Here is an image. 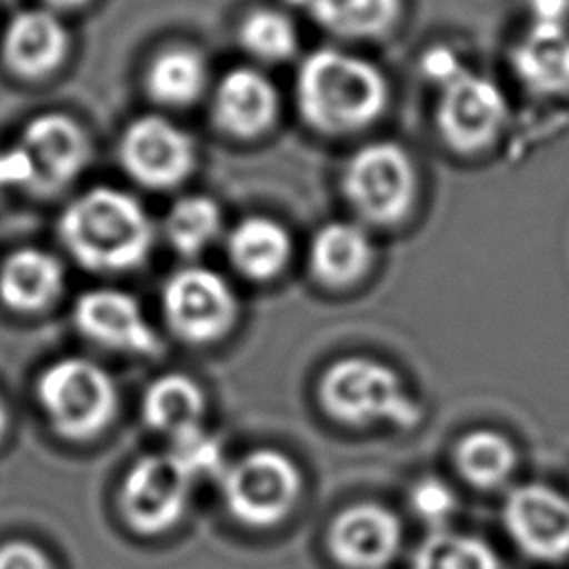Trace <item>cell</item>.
<instances>
[{
  "label": "cell",
  "instance_id": "7a4b0ae2",
  "mask_svg": "<svg viewBox=\"0 0 569 569\" xmlns=\"http://www.w3.org/2000/svg\"><path fill=\"white\" fill-rule=\"evenodd\" d=\"M58 238L87 271L122 273L147 260L153 224L138 198L116 187H91L60 213Z\"/></svg>",
  "mask_w": 569,
  "mask_h": 569
},
{
  "label": "cell",
  "instance_id": "ba28073f",
  "mask_svg": "<svg viewBox=\"0 0 569 569\" xmlns=\"http://www.w3.org/2000/svg\"><path fill=\"white\" fill-rule=\"evenodd\" d=\"M160 305L167 327L187 345L222 340L240 316V302L229 280L202 264L173 271L162 284Z\"/></svg>",
  "mask_w": 569,
  "mask_h": 569
},
{
  "label": "cell",
  "instance_id": "9a60e30c",
  "mask_svg": "<svg viewBox=\"0 0 569 569\" xmlns=\"http://www.w3.org/2000/svg\"><path fill=\"white\" fill-rule=\"evenodd\" d=\"M69 47V31L60 16L47 7H31L13 13L7 22L0 60L13 78L38 82L64 64Z\"/></svg>",
  "mask_w": 569,
  "mask_h": 569
},
{
  "label": "cell",
  "instance_id": "6da1fadb",
  "mask_svg": "<svg viewBox=\"0 0 569 569\" xmlns=\"http://www.w3.org/2000/svg\"><path fill=\"white\" fill-rule=\"evenodd\" d=\"M293 98L307 127L322 136H351L371 127L387 109L385 73L356 53L320 47L296 71Z\"/></svg>",
  "mask_w": 569,
  "mask_h": 569
},
{
  "label": "cell",
  "instance_id": "5b68a950",
  "mask_svg": "<svg viewBox=\"0 0 569 569\" xmlns=\"http://www.w3.org/2000/svg\"><path fill=\"white\" fill-rule=\"evenodd\" d=\"M340 189L360 224L396 227L418 202V169L402 144L371 140L347 158Z\"/></svg>",
  "mask_w": 569,
  "mask_h": 569
},
{
  "label": "cell",
  "instance_id": "603a6c76",
  "mask_svg": "<svg viewBox=\"0 0 569 569\" xmlns=\"http://www.w3.org/2000/svg\"><path fill=\"white\" fill-rule=\"evenodd\" d=\"M331 36L376 40L389 36L402 18V0H293Z\"/></svg>",
  "mask_w": 569,
  "mask_h": 569
},
{
  "label": "cell",
  "instance_id": "ac0fdd59",
  "mask_svg": "<svg viewBox=\"0 0 569 569\" xmlns=\"http://www.w3.org/2000/svg\"><path fill=\"white\" fill-rule=\"evenodd\" d=\"M516 80L533 96H569V24L527 22L509 49Z\"/></svg>",
  "mask_w": 569,
  "mask_h": 569
},
{
  "label": "cell",
  "instance_id": "e0dca14e",
  "mask_svg": "<svg viewBox=\"0 0 569 569\" xmlns=\"http://www.w3.org/2000/svg\"><path fill=\"white\" fill-rule=\"evenodd\" d=\"M307 258L320 287L342 291L369 276L376 262V244L369 229L358 220H331L313 233Z\"/></svg>",
  "mask_w": 569,
  "mask_h": 569
},
{
  "label": "cell",
  "instance_id": "4316f807",
  "mask_svg": "<svg viewBox=\"0 0 569 569\" xmlns=\"http://www.w3.org/2000/svg\"><path fill=\"white\" fill-rule=\"evenodd\" d=\"M238 42L253 60L278 64L298 53L300 36L289 13L273 7H258L242 16Z\"/></svg>",
  "mask_w": 569,
  "mask_h": 569
},
{
  "label": "cell",
  "instance_id": "4dcf8cb0",
  "mask_svg": "<svg viewBox=\"0 0 569 569\" xmlns=\"http://www.w3.org/2000/svg\"><path fill=\"white\" fill-rule=\"evenodd\" d=\"M462 62L456 58L453 51H449L447 47H436L429 49L422 56V73L436 84L440 87L442 82H447L449 78H453L458 71H462Z\"/></svg>",
  "mask_w": 569,
  "mask_h": 569
},
{
  "label": "cell",
  "instance_id": "d6986e66",
  "mask_svg": "<svg viewBox=\"0 0 569 569\" xmlns=\"http://www.w3.org/2000/svg\"><path fill=\"white\" fill-rule=\"evenodd\" d=\"M64 289V267L47 249L20 247L0 262V302L24 316L51 309Z\"/></svg>",
  "mask_w": 569,
  "mask_h": 569
},
{
  "label": "cell",
  "instance_id": "d4e9b609",
  "mask_svg": "<svg viewBox=\"0 0 569 569\" xmlns=\"http://www.w3.org/2000/svg\"><path fill=\"white\" fill-rule=\"evenodd\" d=\"M222 233V209L204 193H187L173 200L164 216V236L176 253L196 258Z\"/></svg>",
  "mask_w": 569,
  "mask_h": 569
},
{
  "label": "cell",
  "instance_id": "5bb4252c",
  "mask_svg": "<svg viewBox=\"0 0 569 569\" xmlns=\"http://www.w3.org/2000/svg\"><path fill=\"white\" fill-rule=\"evenodd\" d=\"M400 542V518L378 502L345 507L327 529L329 553L345 569H385L398 556Z\"/></svg>",
  "mask_w": 569,
  "mask_h": 569
},
{
  "label": "cell",
  "instance_id": "277c9868",
  "mask_svg": "<svg viewBox=\"0 0 569 569\" xmlns=\"http://www.w3.org/2000/svg\"><path fill=\"white\" fill-rule=\"evenodd\" d=\"M322 411L351 429L393 425L413 429L422 420V407L411 398L402 378L371 356H342L318 380Z\"/></svg>",
  "mask_w": 569,
  "mask_h": 569
},
{
  "label": "cell",
  "instance_id": "484cf974",
  "mask_svg": "<svg viewBox=\"0 0 569 569\" xmlns=\"http://www.w3.org/2000/svg\"><path fill=\"white\" fill-rule=\"evenodd\" d=\"M409 569H502V560L487 540L445 527L420 540Z\"/></svg>",
  "mask_w": 569,
  "mask_h": 569
},
{
  "label": "cell",
  "instance_id": "8992f818",
  "mask_svg": "<svg viewBox=\"0 0 569 569\" xmlns=\"http://www.w3.org/2000/svg\"><path fill=\"white\" fill-rule=\"evenodd\" d=\"M36 398L53 431L78 442L102 433L118 409V391L107 369L80 356L47 365L38 376Z\"/></svg>",
  "mask_w": 569,
  "mask_h": 569
},
{
  "label": "cell",
  "instance_id": "8fae6325",
  "mask_svg": "<svg viewBox=\"0 0 569 569\" xmlns=\"http://www.w3.org/2000/svg\"><path fill=\"white\" fill-rule=\"evenodd\" d=\"M118 160L124 173L144 189L180 187L198 162L193 138L160 113H144L127 122L118 140Z\"/></svg>",
  "mask_w": 569,
  "mask_h": 569
},
{
  "label": "cell",
  "instance_id": "7402d4cb",
  "mask_svg": "<svg viewBox=\"0 0 569 569\" xmlns=\"http://www.w3.org/2000/svg\"><path fill=\"white\" fill-rule=\"evenodd\" d=\"M140 413L151 431L176 440L202 427L204 391L187 373H162L144 389Z\"/></svg>",
  "mask_w": 569,
  "mask_h": 569
},
{
  "label": "cell",
  "instance_id": "1f68e13d",
  "mask_svg": "<svg viewBox=\"0 0 569 569\" xmlns=\"http://www.w3.org/2000/svg\"><path fill=\"white\" fill-rule=\"evenodd\" d=\"M527 22L569 24V0H525Z\"/></svg>",
  "mask_w": 569,
  "mask_h": 569
},
{
  "label": "cell",
  "instance_id": "7c38bea8",
  "mask_svg": "<svg viewBox=\"0 0 569 569\" xmlns=\"http://www.w3.org/2000/svg\"><path fill=\"white\" fill-rule=\"evenodd\" d=\"M502 525L513 545L529 558L558 562L569 556V498L542 482L509 491Z\"/></svg>",
  "mask_w": 569,
  "mask_h": 569
},
{
  "label": "cell",
  "instance_id": "f546056e",
  "mask_svg": "<svg viewBox=\"0 0 569 569\" xmlns=\"http://www.w3.org/2000/svg\"><path fill=\"white\" fill-rule=\"evenodd\" d=\"M0 569H53V565L40 547L11 540L0 547Z\"/></svg>",
  "mask_w": 569,
  "mask_h": 569
},
{
  "label": "cell",
  "instance_id": "cb8c5ba5",
  "mask_svg": "<svg viewBox=\"0 0 569 569\" xmlns=\"http://www.w3.org/2000/svg\"><path fill=\"white\" fill-rule=\"evenodd\" d=\"M453 465L467 485L491 491L511 480L518 469V451L505 433L496 429H473L456 442Z\"/></svg>",
  "mask_w": 569,
  "mask_h": 569
},
{
  "label": "cell",
  "instance_id": "d6a6232c",
  "mask_svg": "<svg viewBox=\"0 0 569 569\" xmlns=\"http://www.w3.org/2000/svg\"><path fill=\"white\" fill-rule=\"evenodd\" d=\"M87 2H91V0H42V4L47 7V9H51V11H73V9H80V7H84Z\"/></svg>",
  "mask_w": 569,
  "mask_h": 569
},
{
  "label": "cell",
  "instance_id": "3957f363",
  "mask_svg": "<svg viewBox=\"0 0 569 569\" xmlns=\"http://www.w3.org/2000/svg\"><path fill=\"white\" fill-rule=\"evenodd\" d=\"M93 144L87 129L60 111L31 118L11 147L0 149V189L53 196L67 189L91 162Z\"/></svg>",
  "mask_w": 569,
  "mask_h": 569
},
{
  "label": "cell",
  "instance_id": "4fadbf2b",
  "mask_svg": "<svg viewBox=\"0 0 569 569\" xmlns=\"http://www.w3.org/2000/svg\"><path fill=\"white\" fill-rule=\"evenodd\" d=\"M73 322L82 336L111 351L151 358L162 349L140 302L122 289L98 287L80 293L73 305Z\"/></svg>",
  "mask_w": 569,
  "mask_h": 569
},
{
  "label": "cell",
  "instance_id": "ffe728a7",
  "mask_svg": "<svg viewBox=\"0 0 569 569\" xmlns=\"http://www.w3.org/2000/svg\"><path fill=\"white\" fill-rule=\"evenodd\" d=\"M231 267L247 280L269 282L278 278L293 253V242L284 224L276 218L253 213L236 222L224 240Z\"/></svg>",
  "mask_w": 569,
  "mask_h": 569
},
{
  "label": "cell",
  "instance_id": "f1b7e54d",
  "mask_svg": "<svg viewBox=\"0 0 569 569\" xmlns=\"http://www.w3.org/2000/svg\"><path fill=\"white\" fill-rule=\"evenodd\" d=\"M169 451L180 460V465L189 471V476L198 482L200 478H220L227 460L222 456V447L216 436H211L204 427L193 429L176 440H171Z\"/></svg>",
  "mask_w": 569,
  "mask_h": 569
},
{
  "label": "cell",
  "instance_id": "30bf717a",
  "mask_svg": "<svg viewBox=\"0 0 569 569\" xmlns=\"http://www.w3.org/2000/svg\"><path fill=\"white\" fill-rule=\"evenodd\" d=\"M196 480L171 451L138 458L118 491V509L129 529L160 536L173 529L189 505Z\"/></svg>",
  "mask_w": 569,
  "mask_h": 569
},
{
  "label": "cell",
  "instance_id": "44dd1931",
  "mask_svg": "<svg viewBox=\"0 0 569 569\" xmlns=\"http://www.w3.org/2000/svg\"><path fill=\"white\" fill-rule=\"evenodd\" d=\"M209 89V64L200 49L171 44L160 49L147 64L144 91L167 109L196 104Z\"/></svg>",
  "mask_w": 569,
  "mask_h": 569
},
{
  "label": "cell",
  "instance_id": "9c48e42d",
  "mask_svg": "<svg viewBox=\"0 0 569 569\" xmlns=\"http://www.w3.org/2000/svg\"><path fill=\"white\" fill-rule=\"evenodd\" d=\"M436 89V129L449 149L473 156L500 138L509 104L491 78L465 67Z\"/></svg>",
  "mask_w": 569,
  "mask_h": 569
},
{
  "label": "cell",
  "instance_id": "83f0119b",
  "mask_svg": "<svg viewBox=\"0 0 569 569\" xmlns=\"http://www.w3.org/2000/svg\"><path fill=\"white\" fill-rule=\"evenodd\" d=\"M411 513L433 529H445L447 520L458 509V496L449 482L438 476H422L411 482L407 493Z\"/></svg>",
  "mask_w": 569,
  "mask_h": 569
},
{
  "label": "cell",
  "instance_id": "2e32d148",
  "mask_svg": "<svg viewBox=\"0 0 569 569\" xmlns=\"http://www.w3.org/2000/svg\"><path fill=\"white\" fill-rule=\"evenodd\" d=\"M211 120L233 140H256L271 131L280 116L276 84L256 67L229 69L211 89Z\"/></svg>",
  "mask_w": 569,
  "mask_h": 569
},
{
  "label": "cell",
  "instance_id": "52a82bcc",
  "mask_svg": "<svg viewBox=\"0 0 569 569\" xmlns=\"http://www.w3.org/2000/svg\"><path fill=\"white\" fill-rule=\"evenodd\" d=\"M220 491L227 511L242 525L269 529L296 509L302 493L298 465L278 449H251L224 465Z\"/></svg>",
  "mask_w": 569,
  "mask_h": 569
},
{
  "label": "cell",
  "instance_id": "836d02e7",
  "mask_svg": "<svg viewBox=\"0 0 569 569\" xmlns=\"http://www.w3.org/2000/svg\"><path fill=\"white\" fill-rule=\"evenodd\" d=\"M7 429H9V409H7V405H4V400L0 396V442L7 436Z\"/></svg>",
  "mask_w": 569,
  "mask_h": 569
}]
</instances>
